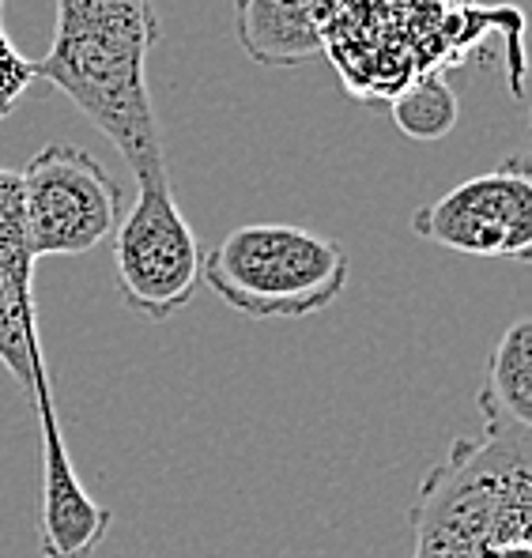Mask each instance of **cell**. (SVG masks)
Returning a JSON list of instances; mask_svg holds the SVG:
<instances>
[{"instance_id": "cell-1", "label": "cell", "mask_w": 532, "mask_h": 558, "mask_svg": "<svg viewBox=\"0 0 532 558\" xmlns=\"http://www.w3.org/2000/svg\"><path fill=\"white\" fill-rule=\"evenodd\" d=\"M162 43L155 0H53V38L38 61L49 80L129 162L133 178L167 170L147 87V53Z\"/></svg>"}, {"instance_id": "cell-2", "label": "cell", "mask_w": 532, "mask_h": 558, "mask_svg": "<svg viewBox=\"0 0 532 558\" xmlns=\"http://www.w3.org/2000/svg\"><path fill=\"white\" fill-rule=\"evenodd\" d=\"M480 434L454 438L420 483L408 558H491L532 547V426L484 412Z\"/></svg>"}, {"instance_id": "cell-3", "label": "cell", "mask_w": 532, "mask_h": 558, "mask_svg": "<svg viewBox=\"0 0 532 558\" xmlns=\"http://www.w3.org/2000/svg\"><path fill=\"white\" fill-rule=\"evenodd\" d=\"M348 268L332 238L294 223H245L204 253L201 283L253 322H302L340 299Z\"/></svg>"}, {"instance_id": "cell-4", "label": "cell", "mask_w": 532, "mask_h": 558, "mask_svg": "<svg viewBox=\"0 0 532 558\" xmlns=\"http://www.w3.org/2000/svg\"><path fill=\"white\" fill-rule=\"evenodd\" d=\"M113 268L121 299L144 322H170L201 291V238L178 208L167 170L136 178L133 208L113 227Z\"/></svg>"}, {"instance_id": "cell-5", "label": "cell", "mask_w": 532, "mask_h": 558, "mask_svg": "<svg viewBox=\"0 0 532 558\" xmlns=\"http://www.w3.org/2000/svg\"><path fill=\"white\" fill-rule=\"evenodd\" d=\"M35 260L84 257L121 223V185L92 151L49 144L20 170Z\"/></svg>"}, {"instance_id": "cell-6", "label": "cell", "mask_w": 532, "mask_h": 558, "mask_svg": "<svg viewBox=\"0 0 532 558\" xmlns=\"http://www.w3.org/2000/svg\"><path fill=\"white\" fill-rule=\"evenodd\" d=\"M412 231L464 257L529 260L532 182L521 155L480 178L454 185L412 216Z\"/></svg>"}, {"instance_id": "cell-7", "label": "cell", "mask_w": 532, "mask_h": 558, "mask_svg": "<svg viewBox=\"0 0 532 558\" xmlns=\"http://www.w3.org/2000/svg\"><path fill=\"white\" fill-rule=\"evenodd\" d=\"M239 38L261 64H299L322 49L310 0H239Z\"/></svg>"}, {"instance_id": "cell-8", "label": "cell", "mask_w": 532, "mask_h": 558, "mask_svg": "<svg viewBox=\"0 0 532 558\" xmlns=\"http://www.w3.org/2000/svg\"><path fill=\"white\" fill-rule=\"evenodd\" d=\"M480 408L532 426V322L529 317L513 322L498 336L487 363V385L480 389Z\"/></svg>"}, {"instance_id": "cell-9", "label": "cell", "mask_w": 532, "mask_h": 558, "mask_svg": "<svg viewBox=\"0 0 532 558\" xmlns=\"http://www.w3.org/2000/svg\"><path fill=\"white\" fill-rule=\"evenodd\" d=\"M35 250H31L27 208H23L20 170L0 167V279L20 299L27 314H38L35 302Z\"/></svg>"}, {"instance_id": "cell-10", "label": "cell", "mask_w": 532, "mask_h": 558, "mask_svg": "<svg viewBox=\"0 0 532 558\" xmlns=\"http://www.w3.org/2000/svg\"><path fill=\"white\" fill-rule=\"evenodd\" d=\"M457 95L442 76H420L392 98V121L408 140H442L457 125Z\"/></svg>"}, {"instance_id": "cell-11", "label": "cell", "mask_w": 532, "mask_h": 558, "mask_svg": "<svg viewBox=\"0 0 532 558\" xmlns=\"http://www.w3.org/2000/svg\"><path fill=\"white\" fill-rule=\"evenodd\" d=\"M35 80H38V61L23 57L12 38H8L4 23H0V121L12 118V110L20 106V98L27 95V87Z\"/></svg>"}, {"instance_id": "cell-12", "label": "cell", "mask_w": 532, "mask_h": 558, "mask_svg": "<svg viewBox=\"0 0 532 558\" xmlns=\"http://www.w3.org/2000/svg\"><path fill=\"white\" fill-rule=\"evenodd\" d=\"M0 4H4V0H0Z\"/></svg>"}]
</instances>
